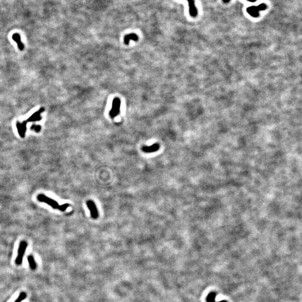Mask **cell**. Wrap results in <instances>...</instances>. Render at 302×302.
I'll use <instances>...</instances> for the list:
<instances>
[{
	"label": "cell",
	"mask_w": 302,
	"mask_h": 302,
	"mask_svg": "<svg viewBox=\"0 0 302 302\" xmlns=\"http://www.w3.org/2000/svg\"><path fill=\"white\" fill-rule=\"evenodd\" d=\"M217 295V293L215 292H210L206 298V302H217L215 301V299ZM217 302H228L227 301H222Z\"/></svg>",
	"instance_id": "12"
},
{
	"label": "cell",
	"mask_w": 302,
	"mask_h": 302,
	"mask_svg": "<svg viewBox=\"0 0 302 302\" xmlns=\"http://www.w3.org/2000/svg\"><path fill=\"white\" fill-rule=\"evenodd\" d=\"M86 204L90 211L91 217L93 219H97L98 217V213L97 207L95 203L92 200H89L86 202Z\"/></svg>",
	"instance_id": "5"
},
{
	"label": "cell",
	"mask_w": 302,
	"mask_h": 302,
	"mask_svg": "<svg viewBox=\"0 0 302 302\" xmlns=\"http://www.w3.org/2000/svg\"><path fill=\"white\" fill-rule=\"evenodd\" d=\"M12 38L15 41V42L17 43L19 49L20 51H23L24 49V45L23 43L21 41V37H20V35L18 33H15L12 35Z\"/></svg>",
	"instance_id": "10"
},
{
	"label": "cell",
	"mask_w": 302,
	"mask_h": 302,
	"mask_svg": "<svg viewBox=\"0 0 302 302\" xmlns=\"http://www.w3.org/2000/svg\"><path fill=\"white\" fill-rule=\"evenodd\" d=\"M27 123H28L27 121H24L21 124L19 122H17V123H16V127H17L19 134L21 138H24L25 136Z\"/></svg>",
	"instance_id": "6"
},
{
	"label": "cell",
	"mask_w": 302,
	"mask_h": 302,
	"mask_svg": "<svg viewBox=\"0 0 302 302\" xmlns=\"http://www.w3.org/2000/svg\"><path fill=\"white\" fill-rule=\"evenodd\" d=\"M31 130H34L35 132H36L37 133H38L41 130V126L40 125H33L31 127Z\"/></svg>",
	"instance_id": "15"
},
{
	"label": "cell",
	"mask_w": 302,
	"mask_h": 302,
	"mask_svg": "<svg viewBox=\"0 0 302 302\" xmlns=\"http://www.w3.org/2000/svg\"><path fill=\"white\" fill-rule=\"evenodd\" d=\"M267 8L265 3H261L258 6H251L247 8V13L253 17H258L260 16V11H264Z\"/></svg>",
	"instance_id": "2"
},
{
	"label": "cell",
	"mask_w": 302,
	"mask_h": 302,
	"mask_svg": "<svg viewBox=\"0 0 302 302\" xmlns=\"http://www.w3.org/2000/svg\"><path fill=\"white\" fill-rule=\"evenodd\" d=\"M26 298V294L25 292H22L19 295L18 298L14 302H21L23 300L25 299Z\"/></svg>",
	"instance_id": "14"
},
{
	"label": "cell",
	"mask_w": 302,
	"mask_h": 302,
	"mask_svg": "<svg viewBox=\"0 0 302 302\" xmlns=\"http://www.w3.org/2000/svg\"><path fill=\"white\" fill-rule=\"evenodd\" d=\"M37 200L39 202L42 203H45L48 204V205L51 206L54 209H58L61 211H66V209L68 208V206H69V204L68 203L62 204L60 205L58 203L54 200L53 199L50 198L48 196H45L44 194H39L37 196Z\"/></svg>",
	"instance_id": "1"
},
{
	"label": "cell",
	"mask_w": 302,
	"mask_h": 302,
	"mask_svg": "<svg viewBox=\"0 0 302 302\" xmlns=\"http://www.w3.org/2000/svg\"><path fill=\"white\" fill-rule=\"evenodd\" d=\"M44 111V108L42 107L37 112L33 114L30 118H28L27 121L28 122H33V121H40L42 120V117L40 116V114L43 113Z\"/></svg>",
	"instance_id": "8"
},
{
	"label": "cell",
	"mask_w": 302,
	"mask_h": 302,
	"mask_svg": "<svg viewBox=\"0 0 302 302\" xmlns=\"http://www.w3.org/2000/svg\"><path fill=\"white\" fill-rule=\"evenodd\" d=\"M121 100L118 98H114L112 103V107L109 112V116L111 118L114 119L120 113L121 109Z\"/></svg>",
	"instance_id": "4"
},
{
	"label": "cell",
	"mask_w": 302,
	"mask_h": 302,
	"mask_svg": "<svg viewBox=\"0 0 302 302\" xmlns=\"http://www.w3.org/2000/svg\"><path fill=\"white\" fill-rule=\"evenodd\" d=\"M28 261L29 263V265L30 266V269L32 270H35L37 268V264L35 261V259L34 257L31 255H29L28 256Z\"/></svg>",
	"instance_id": "13"
},
{
	"label": "cell",
	"mask_w": 302,
	"mask_h": 302,
	"mask_svg": "<svg viewBox=\"0 0 302 302\" xmlns=\"http://www.w3.org/2000/svg\"><path fill=\"white\" fill-rule=\"evenodd\" d=\"M160 145L158 143L153 144L150 146H143L142 148V150L144 153H152L158 151L159 149Z\"/></svg>",
	"instance_id": "9"
},
{
	"label": "cell",
	"mask_w": 302,
	"mask_h": 302,
	"mask_svg": "<svg viewBox=\"0 0 302 302\" xmlns=\"http://www.w3.org/2000/svg\"><path fill=\"white\" fill-rule=\"evenodd\" d=\"M28 247V243L25 241H21L20 243L17 256L15 260V263L17 265H20L23 263V257L25 255L26 249Z\"/></svg>",
	"instance_id": "3"
},
{
	"label": "cell",
	"mask_w": 302,
	"mask_h": 302,
	"mask_svg": "<svg viewBox=\"0 0 302 302\" xmlns=\"http://www.w3.org/2000/svg\"><path fill=\"white\" fill-rule=\"evenodd\" d=\"M130 40L136 42L138 40V37L135 33H130L129 34L126 35L124 37V42L125 44L128 45Z\"/></svg>",
	"instance_id": "11"
},
{
	"label": "cell",
	"mask_w": 302,
	"mask_h": 302,
	"mask_svg": "<svg viewBox=\"0 0 302 302\" xmlns=\"http://www.w3.org/2000/svg\"><path fill=\"white\" fill-rule=\"evenodd\" d=\"M230 1H231V0H223V2H224V3H228Z\"/></svg>",
	"instance_id": "16"
},
{
	"label": "cell",
	"mask_w": 302,
	"mask_h": 302,
	"mask_svg": "<svg viewBox=\"0 0 302 302\" xmlns=\"http://www.w3.org/2000/svg\"><path fill=\"white\" fill-rule=\"evenodd\" d=\"M247 1H249L250 2H255L257 0H247Z\"/></svg>",
	"instance_id": "17"
},
{
	"label": "cell",
	"mask_w": 302,
	"mask_h": 302,
	"mask_svg": "<svg viewBox=\"0 0 302 302\" xmlns=\"http://www.w3.org/2000/svg\"><path fill=\"white\" fill-rule=\"evenodd\" d=\"M189 3V14L191 16L195 17L197 15V10L194 0H188Z\"/></svg>",
	"instance_id": "7"
}]
</instances>
